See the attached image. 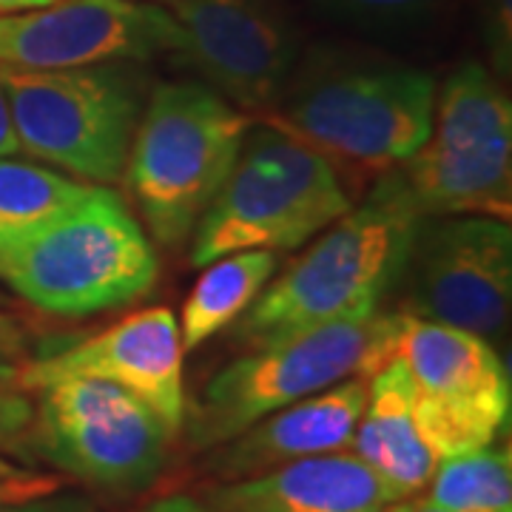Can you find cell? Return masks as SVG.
Returning <instances> with one entry per match:
<instances>
[{
  "mask_svg": "<svg viewBox=\"0 0 512 512\" xmlns=\"http://www.w3.org/2000/svg\"><path fill=\"white\" fill-rule=\"evenodd\" d=\"M421 220L396 174H387L362 208L328 225V234L274 285L262 288L242 313L239 336L259 348L302 330L376 313L384 293L404 276Z\"/></svg>",
  "mask_w": 512,
  "mask_h": 512,
  "instance_id": "6da1fadb",
  "label": "cell"
},
{
  "mask_svg": "<svg viewBox=\"0 0 512 512\" xmlns=\"http://www.w3.org/2000/svg\"><path fill=\"white\" fill-rule=\"evenodd\" d=\"M436 80L421 69L325 57L291 74L268 111L274 128L325 154L330 163L387 171L410 160L433 128Z\"/></svg>",
  "mask_w": 512,
  "mask_h": 512,
  "instance_id": "7a4b0ae2",
  "label": "cell"
},
{
  "mask_svg": "<svg viewBox=\"0 0 512 512\" xmlns=\"http://www.w3.org/2000/svg\"><path fill=\"white\" fill-rule=\"evenodd\" d=\"M160 274L157 251L128 205L92 188L18 239L0 242V282L55 316H92L146 296Z\"/></svg>",
  "mask_w": 512,
  "mask_h": 512,
  "instance_id": "3957f363",
  "label": "cell"
},
{
  "mask_svg": "<svg viewBox=\"0 0 512 512\" xmlns=\"http://www.w3.org/2000/svg\"><path fill=\"white\" fill-rule=\"evenodd\" d=\"M402 328L404 313L376 311L259 345L185 407L183 433L194 450H211L274 410L353 376L370 379L396 356Z\"/></svg>",
  "mask_w": 512,
  "mask_h": 512,
  "instance_id": "277c9868",
  "label": "cell"
},
{
  "mask_svg": "<svg viewBox=\"0 0 512 512\" xmlns=\"http://www.w3.org/2000/svg\"><path fill=\"white\" fill-rule=\"evenodd\" d=\"M350 211L336 165L279 128L245 137L237 163L202 211L191 265L237 251H296Z\"/></svg>",
  "mask_w": 512,
  "mask_h": 512,
  "instance_id": "5b68a950",
  "label": "cell"
},
{
  "mask_svg": "<svg viewBox=\"0 0 512 512\" xmlns=\"http://www.w3.org/2000/svg\"><path fill=\"white\" fill-rule=\"evenodd\" d=\"M251 117L200 83H160L128 148V191L151 237L177 248L225 183Z\"/></svg>",
  "mask_w": 512,
  "mask_h": 512,
  "instance_id": "8992f818",
  "label": "cell"
},
{
  "mask_svg": "<svg viewBox=\"0 0 512 512\" xmlns=\"http://www.w3.org/2000/svg\"><path fill=\"white\" fill-rule=\"evenodd\" d=\"M20 154L80 183L123 177L143 114L140 83L117 63L83 69L0 66Z\"/></svg>",
  "mask_w": 512,
  "mask_h": 512,
  "instance_id": "52a82bcc",
  "label": "cell"
},
{
  "mask_svg": "<svg viewBox=\"0 0 512 512\" xmlns=\"http://www.w3.org/2000/svg\"><path fill=\"white\" fill-rule=\"evenodd\" d=\"M393 171L419 217H510L512 103L478 63L450 74L424 146Z\"/></svg>",
  "mask_w": 512,
  "mask_h": 512,
  "instance_id": "ba28073f",
  "label": "cell"
},
{
  "mask_svg": "<svg viewBox=\"0 0 512 512\" xmlns=\"http://www.w3.org/2000/svg\"><path fill=\"white\" fill-rule=\"evenodd\" d=\"M32 396L29 456L100 493L148 490L180 439L143 399L111 382L72 376L43 384Z\"/></svg>",
  "mask_w": 512,
  "mask_h": 512,
  "instance_id": "9c48e42d",
  "label": "cell"
},
{
  "mask_svg": "<svg viewBox=\"0 0 512 512\" xmlns=\"http://www.w3.org/2000/svg\"><path fill=\"white\" fill-rule=\"evenodd\" d=\"M396 356L413 379V413L433 456L490 447L510 421V376L473 330L404 313Z\"/></svg>",
  "mask_w": 512,
  "mask_h": 512,
  "instance_id": "30bf717a",
  "label": "cell"
},
{
  "mask_svg": "<svg viewBox=\"0 0 512 512\" xmlns=\"http://www.w3.org/2000/svg\"><path fill=\"white\" fill-rule=\"evenodd\" d=\"M413 316L490 339L510 319L512 234L507 220L461 214L419 222L404 262Z\"/></svg>",
  "mask_w": 512,
  "mask_h": 512,
  "instance_id": "8fae6325",
  "label": "cell"
},
{
  "mask_svg": "<svg viewBox=\"0 0 512 512\" xmlns=\"http://www.w3.org/2000/svg\"><path fill=\"white\" fill-rule=\"evenodd\" d=\"M180 23L146 0H55L0 15V66L83 69L183 52Z\"/></svg>",
  "mask_w": 512,
  "mask_h": 512,
  "instance_id": "7c38bea8",
  "label": "cell"
},
{
  "mask_svg": "<svg viewBox=\"0 0 512 512\" xmlns=\"http://www.w3.org/2000/svg\"><path fill=\"white\" fill-rule=\"evenodd\" d=\"M180 55L239 111L274 109L296 60L291 26L268 0H171Z\"/></svg>",
  "mask_w": 512,
  "mask_h": 512,
  "instance_id": "4fadbf2b",
  "label": "cell"
},
{
  "mask_svg": "<svg viewBox=\"0 0 512 512\" xmlns=\"http://www.w3.org/2000/svg\"><path fill=\"white\" fill-rule=\"evenodd\" d=\"M183 353L177 316L168 308H146L83 342L23 362V387L35 393L43 384L72 376L111 382L143 399L180 436L188 407Z\"/></svg>",
  "mask_w": 512,
  "mask_h": 512,
  "instance_id": "5bb4252c",
  "label": "cell"
},
{
  "mask_svg": "<svg viewBox=\"0 0 512 512\" xmlns=\"http://www.w3.org/2000/svg\"><path fill=\"white\" fill-rule=\"evenodd\" d=\"M367 404V379L353 376L254 421L211 447L202 470L220 484L254 478L299 458L348 450Z\"/></svg>",
  "mask_w": 512,
  "mask_h": 512,
  "instance_id": "9a60e30c",
  "label": "cell"
},
{
  "mask_svg": "<svg viewBox=\"0 0 512 512\" xmlns=\"http://www.w3.org/2000/svg\"><path fill=\"white\" fill-rule=\"evenodd\" d=\"M393 501L402 498L348 447L220 484L205 504L211 512H367Z\"/></svg>",
  "mask_w": 512,
  "mask_h": 512,
  "instance_id": "2e32d148",
  "label": "cell"
},
{
  "mask_svg": "<svg viewBox=\"0 0 512 512\" xmlns=\"http://www.w3.org/2000/svg\"><path fill=\"white\" fill-rule=\"evenodd\" d=\"M350 450L399 495L410 498L430 484L439 458L421 439L413 413V379L399 356L367 379V404Z\"/></svg>",
  "mask_w": 512,
  "mask_h": 512,
  "instance_id": "e0dca14e",
  "label": "cell"
},
{
  "mask_svg": "<svg viewBox=\"0 0 512 512\" xmlns=\"http://www.w3.org/2000/svg\"><path fill=\"white\" fill-rule=\"evenodd\" d=\"M202 268L177 322L183 350H197L251 308L274 276L276 256L271 251H237Z\"/></svg>",
  "mask_w": 512,
  "mask_h": 512,
  "instance_id": "ac0fdd59",
  "label": "cell"
},
{
  "mask_svg": "<svg viewBox=\"0 0 512 512\" xmlns=\"http://www.w3.org/2000/svg\"><path fill=\"white\" fill-rule=\"evenodd\" d=\"M89 191L69 174L46 165L0 157V242L35 231Z\"/></svg>",
  "mask_w": 512,
  "mask_h": 512,
  "instance_id": "d6986e66",
  "label": "cell"
},
{
  "mask_svg": "<svg viewBox=\"0 0 512 512\" xmlns=\"http://www.w3.org/2000/svg\"><path fill=\"white\" fill-rule=\"evenodd\" d=\"M427 498L450 512H512L510 447L441 458Z\"/></svg>",
  "mask_w": 512,
  "mask_h": 512,
  "instance_id": "ffe728a7",
  "label": "cell"
},
{
  "mask_svg": "<svg viewBox=\"0 0 512 512\" xmlns=\"http://www.w3.org/2000/svg\"><path fill=\"white\" fill-rule=\"evenodd\" d=\"M18 350L0 342V453L29 456V430L35 396L23 387V362Z\"/></svg>",
  "mask_w": 512,
  "mask_h": 512,
  "instance_id": "44dd1931",
  "label": "cell"
},
{
  "mask_svg": "<svg viewBox=\"0 0 512 512\" xmlns=\"http://www.w3.org/2000/svg\"><path fill=\"white\" fill-rule=\"evenodd\" d=\"M0 512H97L94 501L83 493H55L18 498V501H0Z\"/></svg>",
  "mask_w": 512,
  "mask_h": 512,
  "instance_id": "7402d4cb",
  "label": "cell"
},
{
  "mask_svg": "<svg viewBox=\"0 0 512 512\" xmlns=\"http://www.w3.org/2000/svg\"><path fill=\"white\" fill-rule=\"evenodd\" d=\"M348 12L367 20H404L433 9L441 0H339Z\"/></svg>",
  "mask_w": 512,
  "mask_h": 512,
  "instance_id": "603a6c76",
  "label": "cell"
},
{
  "mask_svg": "<svg viewBox=\"0 0 512 512\" xmlns=\"http://www.w3.org/2000/svg\"><path fill=\"white\" fill-rule=\"evenodd\" d=\"M63 487V478L52 473H35L23 470L18 476L0 478V501H18V498H32V495L55 493Z\"/></svg>",
  "mask_w": 512,
  "mask_h": 512,
  "instance_id": "cb8c5ba5",
  "label": "cell"
},
{
  "mask_svg": "<svg viewBox=\"0 0 512 512\" xmlns=\"http://www.w3.org/2000/svg\"><path fill=\"white\" fill-rule=\"evenodd\" d=\"M137 512H211V510H208V504H205V501L194 498V495L171 493V495H163V498L148 501L146 507H140Z\"/></svg>",
  "mask_w": 512,
  "mask_h": 512,
  "instance_id": "d4e9b609",
  "label": "cell"
},
{
  "mask_svg": "<svg viewBox=\"0 0 512 512\" xmlns=\"http://www.w3.org/2000/svg\"><path fill=\"white\" fill-rule=\"evenodd\" d=\"M20 154L18 137H15V126H12V111H9V100H6V89L0 83V157H15Z\"/></svg>",
  "mask_w": 512,
  "mask_h": 512,
  "instance_id": "484cf974",
  "label": "cell"
},
{
  "mask_svg": "<svg viewBox=\"0 0 512 512\" xmlns=\"http://www.w3.org/2000/svg\"><path fill=\"white\" fill-rule=\"evenodd\" d=\"M393 512H450L439 507L436 501H430V498H402V501H396L393 504Z\"/></svg>",
  "mask_w": 512,
  "mask_h": 512,
  "instance_id": "4316f807",
  "label": "cell"
},
{
  "mask_svg": "<svg viewBox=\"0 0 512 512\" xmlns=\"http://www.w3.org/2000/svg\"><path fill=\"white\" fill-rule=\"evenodd\" d=\"M55 0H0V15H12V12H26L37 6H49Z\"/></svg>",
  "mask_w": 512,
  "mask_h": 512,
  "instance_id": "83f0119b",
  "label": "cell"
},
{
  "mask_svg": "<svg viewBox=\"0 0 512 512\" xmlns=\"http://www.w3.org/2000/svg\"><path fill=\"white\" fill-rule=\"evenodd\" d=\"M0 342H3V345H9V348L18 350V353H20L18 328H15V322H12V319H6L3 313H0Z\"/></svg>",
  "mask_w": 512,
  "mask_h": 512,
  "instance_id": "f1b7e54d",
  "label": "cell"
},
{
  "mask_svg": "<svg viewBox=\"0 0 512 512\" xmlns=\"http://www.w3.org/2000/svg\"><path fill=\"white\" fill-rule=\"evenodd\" d=\"M18 473H23V467H18L12 458H6L3 453H0V478L3 476H18Z\"/></svg>",
  "mask_w": 512,
  "mask_h": 512,
  "instance_id": "f546056e",
  "label": "cell"
},
{
  "mask_svg": "<svg viewBox=\"0 0 512 512\" xmlns=\"http://www.w3.org/2000/svg\"><path fill=\"white\" fill-rule=\"evenodd\" d=\"M396 504V501H393ZM393 504H384V507H376V510H367V512H393Z\"/></svg>",
  "mask_w": 512,
  "mask_h": 512,
  "instance_id": "4dcf8cb0",
  "label": "cell"
},
{
  "mask_svg": "<svg viewBox=\"0 0 512 512\" xmlns=\"http://www.w3.org/2000/svg\"><path fill=\"white\" fill-rule=\"evenodd\" d=\"M146 3H171V0H146Z\"/></svg>",
  "mask_w": 512,
  "mask_h": 512,
  "instance_id": "1f68e13d",
  "label": "cell"
}]
</instances>
